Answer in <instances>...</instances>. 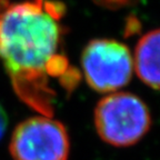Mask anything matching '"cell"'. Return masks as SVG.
Instances as JSON below:
<instances>
[{"mask_svg": "<svg viewBox=\"0 0 160 160\" xmlns=\"http://www.w3.org/2000/svg\"><path fill=\"white\" fill-rule=\"evenodd\" d=\"M63 3L56 0H27L8 6L0 16V59L20 100L41 116L55 111L56 90L50 79L70 90L79 73L68 63L62 47L60 20Z\"/></svg>", "mask_w": 160, "mask_h": 160, "instance_id": "cell-1", "label": "cell"}, {"mask_svg": "<svg viewBox=\"0 0 160 160\" xmlns=\"http://www.w3.org/2000/svg\"><path fill=\"white\" fill-rule=\"evenodd\" d=\"M93 119L99 137L115 147L136 145L151 127L147 105L130 92H112L100 99Z\"/></svg>", "mask_w": 160, "mask_h": 160, "instance_id": "cell-2", "label": "cell"}, {"mask_svg": "<svg viewBox=\"0 0 160 160\" xmlns=\"http://www.w3.org/2000/svg\"><path fill=\"white\" fill-rule=\"evenodd\" d=\"M81 67L91 89L112 93L131 79L132 57L127 46L111 39L91 40L82 51Z\"/></svg>", "mask_w": 160, "mask_h": 160, "instance_id": "cell-3", "label": "cell"}, {"mask_svg": "<svg viewBox=\"0 0 160 160\" xmlns=\"http://www.w3.org/2000/svg\"><path fill=\"white\" fill-rule=\"evenodd\" d=\"M9 151L13 160H68L69 135L58 120L36 116L15 128Z\"/></svg>", "mask_w": 160, "mask_h": 160, "instance_id": "cell-4", "label": "cell"}, {"mask_svg": "<svg viewBox=\"0 0 160 160\" xmlns=\"http://www.w3.org/2000/svg\"><path fill=\"white\" fill-rule=\"evenodd\" d=\"M159 30L143 35L137 42L133 69L139 79L153 90L159 89Z\"/></svg>", "mask_w": 160, "mask_h": 160, "instance_id": "cell-5", "label": "cell"}, {"mask_svg": "<svg viewBox=\"0 0 160 160\" xmlns=\"http://www.w3.org/2000/svg\"><path fill=\"white\" fill-rule=\"evenodd\" d=\"M97 3L98 6L102 8H107V9H121L123 7L132 5L136 0H92Z\"/></svg>", "mask_w": 160, "mask_h": 160, "instance_id": "cell-6", "label": "cell"}, {"mask_svg": "<svg viewBox=\"0 0 160 160\" xmlns=\"http://www.w3.org/2000/svg\"><path fill=\"white\" fill-rule=\"evenodd\" d=\"M7 125H8V118L7 113L3 110V108L0 105V139L3 137L6 130H7Z\"/></svg>", "mask_w": 160, "mask_h": 160, "instance_id": "cell-7", "label": "cell"}, {"mask_svg": "<svg viewBox=\"0 0 160 160\" xmlns=\"http://www.w3.org/2000/svg\"><path fill=\"white\" fill-rule=\"evenodd\" d=\"M8 6H9V0H0V16L2 15Z\"/></svg>", "mask_w": 160, "mask_h": 160, "instance_id": "cell-8", "label": "cell"}]
</instances>
